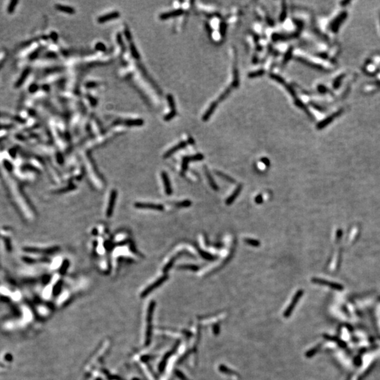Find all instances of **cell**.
I'll use <instances>...</instances> for the list:
<instances>
[{"mask_svg": "<svg viewBox=\"0 0 380 380\" xmlns=\"http://www.w3.org/2000/svg\"><path fill=\"white\" fill-rule=\"evenodd\" d=\"M215 174L218 176L219 177H220L221 178L224 179L225 180H226L227 182H229L230 183H235V180L233 178H232L231 177L228 176L227 175H225V173H223V172H219V171H215Z\"/></svg>", "mask_w": 380, "mask_h": 380, "instance_id": "ffe728a7", "label": "cell"}, {"mask_svg": "<svg viewBox=\"0 0 380 380\" xmlns=\"http://www.w3.org/2000/svg\"><path fill=\"white\" fill-rule=\"evenodd\" d=\"M161 177H162L163 185H164L165 194H166L167 195L172 194V187H171V185H170V182L169 177H168V175H167L166 172H162V173H161Z\"/></svg>", "mask_w": 380, "mask_h": 380, "instance_id": "8992f818", "label": "cell"}, {"mask_svg": "<svg viewBox=\"0 0 380 380\" xmlns=\"http://www.w3.org/2000/svg\"><path fill=\"white\" fill-rule=\"evenodd\" d=\"M345 18H346V14H345V13H343V14L341 15L340 16H338V18H336V19H335V20H334V21L332 22V24H331V29L334 32H337L338 31V27H339L340 24H342L343 20L345 19Z\"/></svg>", "mask_w": 380, "mask_h": 380, "instance_id": "7c38bea8", "label": "cell"}, {"mask_svg": "<svg viewBox=\"0 0 380 380\" xmlns=\"http://www.w3.org/2000/svg\"><path fill=\"white\" fill-rule=\"evenodd\" d=\"M303 294V290H299L296 292V294L294 295L293 299H292L291 303L290 305L288 306V308H287V310H285V312L284 313V317H289L290 316V315L291 314L292 311H293L294 307L296 305V303H298V301L299 300V299L302 296Z\"/></svg>", "mask_w": 380, "mask_h": 380, "instance_id": "7a4b0ae2", "label": "cell"}, {"mask_svg": "<svg viewBox=\"0 0 380 380\" xmlns=\"http://www.w3.org/2000/svg\"><path fill=\"white\" fill-rule=\"evenodd\" d=\"M219 329H220V328H219V325H218V324H217V325H216V324H215V325H214V327H213V332H214V334H215V335H218V333H219Z\"/></svg>", "mask_w": 380, "mask_h": 380, "instance_id": "d6a6232c", "label": "cell"}, {"mask_svg": "<svg viewBox=\"0 0 380 380\" xmlns=\"http://www.w3.org/2000/svg\"><path fill=\"white\" fill-rule=\"evenodd\" d=\"M118 16H119V13L118 12H113V13H109V14L101 16L100 18H98V22H100V24H103V23L108 21V20H112V19H114V18H118Z\"/></svg>", "mask_w": 380, "mask_h": 380, "instance_id": "4fadbf2b", "label": "cell"}, {"mask_svg": "<svg viewBox=\"0 0 380 380\" xmlns=\"http://www.w3.org/2000/svg\"><path fill=\"white\" fill-rule=\"evenodd\" d=\"M69 265H70V262H69L68 260H65V261H63V264H62L61 269H60V273H61V274L66 273V270H67Z\"/></svg>", "mask_w": 380, "mask_h": 380, "instance_id": "484cf974", "label": "cell"}, {"mask_svg": "<svg viewBox=\"0 0 380 380\" xmlns=\"http://www.w3.org/2000/svg\"><path fill=\"white\" fill-rule=\"evenodd\" d=\"M204 159V156L201 154H197L194 156H187L185 157L183 161V165H182V170L183 172H185L187 169L188 163L191 161H201Z\"/></svg>", "mask_w": 380, "mask_h": 380, "instance_id": "5b68a950", "label": "cell"}, {"mask_svg": "<svg viewBox=\"0 0 380 380\" xmlns=\"http://www.w3.org/2000/svg\"><path fill=\"white\" fill-rule=\"evenodd\" d=\"M264 73H265L264 70H259V71H254V72L249 73V74H248V78H254L255 77H259V76H261L262 75H264Z\"/></svg>", "mask_w": 380, "mask_h": 380, "instance_id": "d4e9b609", "label": "cell"}, {"mask_svg": "<svg viewBox=\"0 0 380 380\" xmlns=\"http://www.w3.org/2000/svg\"><path fill=\"white\" fill-rule=\"evenodd\" d=\"M292 52H293V48H292V47H290L289 49L287 50V53H286V54H285V55H284V60H283V62H282V64H283V65H285V64H286V63H287V62L289 61L290 59L291 58Z\"/></svg>", "mask_w": 380, "mask_h": 380, "instance_id": "7402d4cb", "label": "cell"}, {"mask_svg": "<svg viewBox=\"0 0 380 380\" xmlns=\"http://www.w3.org/2000/svg\"><path fill=\"white\" fill-rule=\"evenodd\" d=\"M205 173H206V176L207 177V179H208V183L209 184H210L211 187L213 188V190H215V191L218 190V186L217 185V184H216L215 183V181L213 180V178L212 177L211 175L210 174V172H208V170H207L206 168H205Z\"/></svg>", "mask_w": 380, "mask_h": 380, "instance_id": "5bb4252c", "label": "cell"}, {"mask_svg": "<svg viewBox=\"0 0 380 380\" xmlns=\"http://www.w3.org/2000/svg\"><path fill=\"white\" fill-rule=\"evenodd\" d=\"M176 111H171V112L170 113V114H168L167 115V116H165L164 117V120H165V121H170V120H171L175 116H176Z\"/></svg>", "mask_w": 380, "mask_h": 380, "instance_id": "f546056e", "label": "cell"}, {"mask_svg": "<svg viewBox=\"0 0 380 380\" xmlns=\"http://www.w3.org/2000/svg\"><path fill=\"white\" fill-rule=\"evenodd\" d=\"M184 13V11L183 9H176V10H174L171 11V12H168V13H163L162 15L160 16V18L163 20H165V19H168V18H171V17H175V16H180L183 14Z\"/></svg>", "mask_w": 380, "mask_h": 380, "instance_id": "8fae6325", "label": "cell"}, {"mask_svg": "<svg viewBox=\"0 0 380 380\" xmlns=\"http://www.w3.org/2000/svg\"><path fill=\"white\" fill-rule=\"evenodd\" d=\"M168 100L170 109H172V111H176V108H175L176 107V104H175L173 97L171 95H168Z\"/></svg>", "mask_w": 380, "mask_h": 380, "instance_id": "4316f807", "label": "cell"}, {"mask_svg": "<svg viewBox=\"0 0 380 380\" xmlns=\"http://www.w3.org/2000/svg\"><path fill=\"white\" fill-rule=\"evenodd\" d=\"M241 190H242V185H239L238 186H237V187L236 188V190L234 191V192L230 196V197H228L227 199L226 202H225V203H226V204L227 205V206H229V205H231L232 203H233L234 201H235V199H237V197H238V195L239 194H240Z\"/></svg>", "mask_w": 380, "mask_h": 380, "instance_id": "30bf717a", "label": "cell"}, {"mask_svg": "<svg viewBox=\"0 0 380 380\" xmlns=\"http://www.w3.org/2000/svg\"><path fill=\"white\" fill-rule=\"evenodd\" d=\"M270 77L273 80H275V81H277V82H280V84H282L283 86L285 87V88L287 89L288 92H289L290 94H291V95L292 96V97L294 98V103H295V104L297 106V107H298L299 108H300V109H302L303 110H305L306 112H307V114L308 115H310L309 111H308V110H307V109H306V107H305V105H304L303 103L300 101V100H299V99L297 97V95H296V94L295 92V91L294 90V89L292 88L291 86H290V85L287 84V82H286V81H285V80L283 79L282 77H281V76L278 75H276V74H275V73H270Z\"/></svg>", "mask_w": 380, "mask_h": 380, "instance_id": "6da1fadb", "label": "cell"}, {"mask_svg": "<svg viewBox=\"0 0 380 380\" xmlns=\"http://www.w3.org/2000/svg\"><path fill=\"white\" fill-rule=\"evenodd\" d=\"M168 277V275H165L164 276H163L162 277H161V278L158 279V280L157 281H156V282H154L153 284H151L150 287H149L146 290H145V291L143 292V295H146L147 294H149V292H150L151 291H152V290L154 289H156V287L159 286V285H161V284H163V283L167 280Z\"/></svg>", "mask_w": 380, "mask_h": 380, "instance_id": "ba28073f", "label": "cell"}, {"mask_svg": "<svg viewBox=\"0 0 380 380\" xmlns=\"http://www.w3.org/2000/svg\"><path fill=\"white\" fill-rule=\"evenodd\" d=\"M56 9H58V10L62 11V12L70 13V14H72V13H75L74 9L72 7H70V6H68L56 5Z\"/></svg>", "mask_w": 380, "mask_h": 380, "instance_id": "2e32d148", "label": "cell"}, {"mask_svg": "<svg viewBox=\"0 0 380 380\" xmlns=\"http://www.w3.org/2000/svg\"><path fill=\"white\" fill-rule=\"evenodd\" d=\"M245 242L247 244L252 246H255V247H258L261 245V242L259 240H256V239H250V238H246L245 239Z\"/></svg>", "mask_w": 380, "mask_h": 380, "instance_id": "44dd1931", "label": "cell"}, {"mask_svg": "<svg viewBox=\"0 0 380 380\" xmlns=\"http://www.w3.org/2000/svg\"><path fill=\"white\" fill-rule=\"evenodd\" d=\"M117 195H118V192H117V191L115 190H112V192L111 193H110V195L109 204H108L107 210V216L108 218L111 217L113 212H114L115 203H116V199H117Z\"/></svg>", "mask_w": 380, "mask_h": 380, "instance_id": "277c9868", "label": "cell"}, {"mask_svg": "<svg viewBox=\"0 0 380 380\" xmlns=\"http://www.w3.org/2000/svg\"><path fill=\"white\" fill-rule=\"evenodd\" d=\"M175 205H176V207H178V208H185V207L190 206L192 205V202L190 200H185V201L177 202L176 204H175Z\"/></svg>", "mask_w": 380, "mask_h": 380, "instance_id": "603a6c76", "label": "cell"}, {"mask_svg": "<svg viewBox=\"0 0 380 380\" xmlns=\"http://www.w3.org/2000/svg\"><path fill=\"white\" fill-rule=\"evenodd\" d=\"M220 371L222 372L226 373V374H228V375L233 374V372L231 371V370L228 369L227 367H225L224 365H220Z\"/></svg>", "mask_w": 380, "mask_h": 380, "instance_id": "f1b7e54d", "label": "cell"}, {"mask_svg": "<svg viewBox=\"0 0 380 380\" xmlns=\"http://www.w3.org/2000/svg\"><path fill=\"white\" fill-rule=\"evenodd\" d=\"M199 254L201 255V256L203 258V259L208 260V261H215L216 260V257L214 256V255H213L210 254V253L205 252H204V251H202L201 249L199 250Z\"/></svg>", "mask_w": 380, "mask_h": 380, "instance_id": "ac0fdd59", "label": "cell"}, {"mask_svg": "<svg viewBox=\"0 0 380 380\" xmlns=\"http://www.w3.org/2000/svg\"><path fill=\"white\" fill-rule=\"evenodd\" d=\"M261 161L264 163L265 165H267V166H270V161H269V159H268L267 158H261Z\"/></svg>", "mask_w": 380, "mask_h": 380, "instance_id": "1f68e13d", "label": "cell"}, {"mask_svg": "<svg viewBox=\"0 0 380 380\" xmlns=\"http://www.w3.org/2000/svg\"><path fill=\"white\" fill-rule=\"evenodd\" d=\"M143 124V121L142 120H128L125 121V125L128 126H139Z\"/></svg>", "mask_w": 380, "mask_h": 380, "instance_id": "d6986e66", "label": "cell"}, {"mask_svg": "<svg viewBox=\"0 0 380 380\" xmlns=\"http://www.w3.org/2000/svg\"><path fill=\"white\" fill-rule=\"evenodd\" d=\"M255 202L258 204H261L262 202V196L261 194L258 195L255 199Z\"/></svg>", "mask_w": 380, "mask_h": 380, "instance_id": "4dcf8cb0", "label": "cell"}, {"mask_svg": "<svg viewBox=\"0 0 380 380\" xmlns=\"http://www.w3.org/2000/svg\"><path fill=\"white\" fill-rule=\"evenodd\" d=\"M226 28H227V25L225 24L224 22L221 23L220 26V31L221 33V36L222 37L225 36V32H226Z\"/></svg>", "mask_w": 380, "mask_h": 380, "instance_id": "83f0119b", "label": "cell"}, {"mask_svg": "<svg viewBox=\"0 0 380 380\" xmlns=\"http://www.w3.org/2000/svg\"><path fill=\"white\" fill-rule=\"evenodd\" d=\"M186 143L185 142H179L178 144L176 145V146H175L174 147H172V148L169 149V150L165 154L164 158H166L170 157V156H172V154H174L176 151L180 150V149H183V148H185V147H186Z\"/></svg>", "mask_w": 380, "mask_h": 380, "instance_id": "9c48e42d", "label": "cell"}, {"mask_svg": "<svg viewBox=\"0 0 380 380\" xmlns=\"http://www.w3.org/2000/svg\"><path fill=\"white\" fill-rule=\"evenodd\" d=\"M179 269H181V270H190L194 272H197L199 270V267L196 266V265H181L178 267Z\"/></svg>", "mask_w": 380, "mask_h": 380, "instance_id": "e0dca14e", "label": "cell"}, {"mask_svg": "<svg viewBox=\"0 0 380 380\" xmlns=\"http://www.w3.org/2000/svg\"><path fill=\"white\" fill-rule=\"evenodd\" d=\"M312 282L313 283H316V284L328 285V286L331 287V288H334V289H342V287L341 286V285H339V284H335V283L329 282H328V281L322 280V279L313 278V280H312Z\"/></svg>", "mask_w": 380, "mask_h": 380, "instance_id": "52a82bcc", "label": "cell"}, {"mask_svg": "<svg viewBox=\"0 0 380 380\" xmlns=\"http://www.w3.org/2000/svg\"><path fill=\"white\" fill-rule=\"evenodd\" d=\"M287 18V6L285 4V2H283L282 3V13L280 14V20L281 22L284 21V20L286 19Z\"/></svg>", "mask_w": 380, "mask_h": 380, "instance_id": "cb8c5ba5", "label": "cell"}, {"mask_svg": "<svg viewBox=\"0 0 380 380\" xmlns=\"http://www.w3.org/2000/svg\"><path fill=\"white\" fill-rule=\"evenodd\" d=\"M135 207L139 209H147V210H152V211H162L164 210V207L163 205L161 204H146V203H135Z\"/></svg>", "mask_w": 380, "mask_h": 380, "instance_id": "3957f363", "label": "cell"}, {"mask_svg": "<svg viewBox=\"0 0 380 380\" xmlns=\"http://www.w3.org/2000/svg\"><path fill=\"white\" fill-rule=\"evenodd\" d=\"M182 254H183V253H179L178 255H176V256H175V257L172 258V259H170V261H169L168 262V263H167V264L165 265V266L164 268H163V273H168V271L170 270V269L172 267V266H173V265H174V262H175V261H176V260L177 258V257H179V255H182Z\"/></svg>", "mask_w": 380, "mask_h": 380, "instance_id": "9a60e30c", "label": "cell"}]
</instances>
